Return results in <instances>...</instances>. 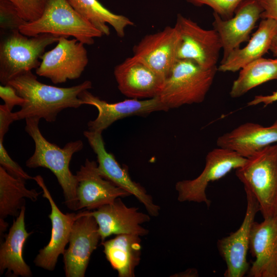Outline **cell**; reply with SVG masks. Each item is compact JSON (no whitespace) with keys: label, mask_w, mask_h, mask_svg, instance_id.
<instances>
[{"label":"cell","mask_w":277,"mask_h":277,"mask_svg":"<svg viewBox=\"0 0 277 277\" xmlns=\"http://www.w3.org/2000/svg\"><path fill=\"white\" fill-rule=\"evenodd\" d=\"M249 250L255 258L247 272L249 277H277V215L251 227Z\"/></svg>","instance_id":"cell-19"},{"label":"cell","mask_w":277,"mask_h":277,"mask_svg":"<svg viewBox=\"0 0 277 277\" xmlns=\"http://www.w3.org/2000/svg\"><path fill=\"white\" fill-rule=\"evenodd\" d=\"M113 74L120 91L136 99L159 95L165 80L133 56L116 66Z\"/></svg>","instance_id":"cell-20"},{"label":"cell","mask_w":277,"mask_h":277,"mask_svg":"<svg viewBox=\"0 0 277 277\" xmlns=\"http://www.w3.org/2000/svg\"><path fill=\"white\" fill-rule=\"evenodd\" d=\"M40 119L30 117L25 119V130L32 138L35 145L33 154L26 161L29 168L43 167L49 169L56 176L63 190L66 206L70 210H78L76 175L69 168L73 154L83 148L80 140L67 143L63 148L49 142L42 134L39 128Z\"/></svg>","instance_id":"cell-2"},{"label":"cell","mask_w":277,"mask_h":277,"mask_svg":"<svg viewBox=\"0 0 277 277\" xmlns=\"http://www.w3.org/2000/svg\"><path fill=\"white\" fill-rule=\"evenodd\" d=\"M8 84L25 100L21 109L13 112L15 121L37 117L49 123L55 122L62 110L83 105L80 94L92 88L90 81L70 87L47 85L38 81L31 71L16 77Z\"/></svg>","instance_id":"cell-1"},{"label":"cell","mask_w":277,"mask_h":277,"mask_svg":"<svg viewBox=\"0 0 277 277\" xmlns=\"http://www.w3.org/2000/svg\"><path fill=\"white\" fill-rule=\"evenodd\" d=\"M27 23L39 18L51 0H9Z\"/></svg>","instance_id":"cell-29"},{"label":"cell","mask_w":277,"mask_h":277,"mask_svg":"<svg viewBox=\"0 0 277 277\" xmlns=\"http://www.w3.org/2000/svg\"><path fill=\"white\" fill-rule=\"evenodd\" d=\"M0 97L4 101V105L11 111L15 106H22L25 100L19 96L16 89L11 85L0 86Z\"/></svg>","instance_id":"cell-32"},{"label":"cell","mask_w":277,"mask_h":277,"mask_svg":"<svg viewBox=\"0 0 277 277\" xmlns=\"http://www.w3.org/2000/svg\"><path fill=\"white\" fill-rule=\"evenodd\" d=\"M273 80H277V57H261L240 70L238 77L232 83L230 96L240 97L252 89Z\"/></svg>","instance_id":"cell-27"},{"label":"cell","mask_w":277,"mask_h":277,"mask_svg":"<svg viewBox=\"0 0 277 277\" xmlns=\"http://www.w3.org/2000/svg\"><path fill=\"white\" fill-rule=\"evenodd\" d=\"M140 237L135 234H118L101 242L106 258L117 272L118 276H135V270L140 264L142 253Z\"/></svg>","instance_id":"cell-24"},{"label":"cell","mask_w":277,"mask_h":277,"mask_svg":"<svg viewBox=\"0 0 277 277\" xmlns=\"http://www.w3.org/2000/svg\"><path fill=\"white\" fill-rule=\"evenodd\" d=\"M33 180L42 188L43 196L50 203L51 210L48 216L52 225L50 240L45 247L39 250L33 262L38 267L53 271L59 255L63 254L69 243L73 225L81 212L63 213L53 200L42 176H34Z\"/></svg>","instance_id":"cell-15"},{"label":"cell","mask_w":277,"mask_h":277,"mask_svg":"<svg viewBox=\"0 0 277 277\" xmlns=\"http://www.w3.org/2000/svg\"><path fill=\"white\" fill-rule=\"evenodd\" d=\"M0 43V82L8 84L26 72L36 69L46 48L60 36L42 33L28 36L19 30L3 34Z\"/></svg>","instance_id":"cell-5"},{"label":"cell","mask_w":277,"mask_h":277,"mask_svg":"<svg viewBox=\"0 0 277 277\" xmlns=\"http://www.w3.org/2000/svg\"><path fill=\"white\" fill-rule=\"evenodd\" d=\"M277 34V22L271 18L262 19L257 30L243 48L232 51L221 62L217 70L221 72H235L250 63L263 57L270 50Z\"/></svg>","instance_id":"cell-22"},{"label":"cell","mask_w":277,"mask_h":277,"mask_svg":"<svg viewBox=\"0 0 277 277\" xmlns=\"http://www.w3.org/2000/svg\"><path fill=\"white\" fill-rule=\"evenodd\" d=\"M179 39L175 26H167L145 35L134 47L133 56L165 80L178 60Z\"/></svg>","instance_id":"cell-14"},{"label":"cell","mask_w":277,"mask_h":277,"mask_svg":"<svg viewBox=\"0 0 277 277\" xmlns=\"http://www.w3.org/2000/svg\"><path fill=\"white\" fill-rule=\"evenodd\" d=\"M95 218L101 236V242L112 234H148L149 230L141 225L150 220L149 214L138 211L136 207H129L120 197L114 202L91 211Z\"/></svg>","instance_id":"cell-17"},{"label":"cell","mask_w":277,"mask_h":277,"mask_svg":"<svg viewBox=\"0 0 277 277\" xmlns=\"http://www.w3.org/2000/svg\"><path fill=\"white\" fill-rule=\"evenodd\" d=\"M78 97L83 105H91L97 109V117L89 121L87 126L88 130L101 133L120 119L133 115L144 116L155 111L169 110L158 96L143 100L129 98L110 103L85 90Z\"/></svg>","instance_id":"cell-12"},{"label":"cell","mask_w":277,"mask_h":277,"mask_svg":"<svg viewBox=\"0 0 277 277\" xmlns=\"http://www.w3.org/2000/svg\"><path fill=\"white\" fill-rule=\"evenodd\" d=\"M24 180L15 177L0 166V218L8 216H17L24 206L25 199L33 202L37 200L42 192L28 189Z\"/></svg>","instance_id":"cell-26"},{"label":"cell","mask_w":277,"mask_h":277,"mask_svg":"<svg viewBox=\"0 0 277 277\" xmlns=\"http://www.w3.org/2000/svg\"><path fill=\"white\" fill-rule=\"evenodd\" d=\"M78 181V210H94L114 202L117 197L131 195L126 190L104 178L99 172L95 161L87 159L76 172Z\"/></svg>","instance_id":"cell-18"},{"label":"cell","mask_w":277,"mask_h":277,"mask_svg":"<svg viewBox=\"0 0 277 277\" xmlns=\"http://www.w3.org/2000/svg\"><path fill=\"white\" fill-rule=\"evenodd\" d=\"M36 74L53 84L79 78L88 63L85 44L74 38L60 36L56 46L41 56Z\"/></svg>","instance_id":"cell-9"},{"label":"cell","mask_w":277,"mask_h":277,"mask_svg":"<svg viewBox=\"0 0 277 277\" xmlns=\"http://www.w3.org/2000/svg\"><path fill=\"white\" fill-rule=\"evenodd\" d=\"M277 102V90L268 95H257L247 103L248 106H253L263 104L266 107Z\"/></svg>","instance_id":"cell-35"},{"label":"cell","mask_w":277,"mask_h":277,"mask_svg":"<svg viewBox=\"0 0 277 277\" xmlns=\"http://www.w3.org/2000/svg\"><path fill=\"white\" fill-rule=\"evenodd\" d=\"M8 226V223L4 221V219L0 218L1 234L3 233L7 229Z\"/></svg>","instance_id":"cell-38"},{"label":"cell","mask_w":277,"mask_h":277,"mask_svg":"<svg viewBox=\"0 0 277 277\" xmlns=\"http://www.w3.org/2000/svg\"><path fill=\"white\" fill-rule=\"evenodd\" d=\"M102 133L88 130L83 132L96 155L100 174L104 178L134 195L143 204L150 216H157L160 214V207L153 203L152 196L147 193L142 186L132 180L128 167L125 165L122 166L114 155L107 151Z\"/></svg>","instance_id":"cell-10"},{"label":"cell","mask_w":277,"mask_h":277,"mask_svg":"<svg viewBox=\"0 0 277 277\" xmlns=\"http://www.w3.org/2000/svg\"><path fill=\"white\" fill-rule=\"evenodd\" d=\"M246 161L247 158L233 151L219 147L212 149L207 154L205 167L198 176L192 180L180 181L175 184L177 200L180 202L203 203L209 207L211 201L207 198L206 190L209 183L242 166Z\"/></svg>","instance_id":"cell-7"},{"label":"cell","mask_w":277,"mask_h":277,"mask_svg":"<svg viewBox=\"0 0 277 277\" xmlns=\"http://www.w3.org/2000/svg\"><path fill=\"white\" fill-rule=\"evenodd\" d=\"M15 121L13 112L4 104L0 105V140H4V137L9 130L10 125Z\"/></svg>","instance_id":"cell-33"},{"label":"cell","mask_w":277,"mask_h":277,"mask_svg":"<svg viewBox=\"0 0 277 277\" xmlns=\"http://www.w3.org/2000/svg\"><path fill=\"white\" fill-rule=\"evenodd\" d=\"M276 143L277 120L269 126L245 123L216 140L217 147L233 151L245 158Z\"/></svg>","instance_id":"cell-21"},{"label":"cell","mask_w":277,"mask_h":277,"mask_svg":"<svg viewBox=\"0 0 277 277\" xmlns=\"http://www.w3.org/2000/svg\"><path fill=\"white\" fill-rule=\"evenodd\" d=\"M235 174L256 198L263 219L277 215V143L247 158Z\"/></svg>","instance_id":"cell-4"},{"label":"cell","mask_w":277,"mask_h":277,"mask_svg":"<svg viewBox=\"0 0 277 277\" xmlns=\"http://www.w3.org/2000/svg\"><path fill=\"white\" fill-rule=\"evenodd\" d=\"M175 276H198L197 271L194 268L188 269L183 272L174 275Z\"/></svg>","instance_id":"cell-36"},{"label":"cell","mask_w":277,"mask_h":277,"mask_svg":"<svg viewBox=\"0 0 277 277\" xmlns=\"http://www.w3.org/2000/svg\"><path fill=\"white\" fill-rule=\"evenodd\" d=\"M217 67L204 68L188 60H177L157 96L169 109L202 103L213 82Z\"/></svg>","instance_id":"cell-3"},{"label":"cell","mask_w":277,"mask_h":277,"mask_svg":"<svg viewBox=\"0 0 277 277\" xmlns=\"http://www.w3.org/2000/svg\"><path fill=\"white\" fill-rule=\"evenodd\" d=\"M270 51L272 52L274 56L277 57V34L273 39L270 48Z\"/></svg>","instance_id":"cell-37"},{"label":"cell","mask_w":277,"mask_h":277,"mask_svg":"<svg viewBox=\"0 0 277 277\" xmlns=\"http://www.w3.org/2000/svg\"><path fill=\"white\" fill-rule=\"evenodd\" d=\"M195 6L206 5L211 8L214 12L221 18L228 19L232 18L235 11L243 0H186Z\"/></svg>","instance_id":"cell-30"},{"label":"cell","mask_w":277,"mask_h":277,"mask_svg":"<svg viewBox=\"0 0 277 277\" xmlns=\"http://www.w3.org/2000/svg\"><path fill=\"white\" fill-rule=\"evenodd\" d=\"M71 6L83 17L89 21L103 35H110L109 24L117 35L123 37L126 28L134 23L127 17L117 14L104 6L98 0H67Z\"/></svg>","instance_id":"cell-25"},{"label":"cell","mask_w":277,"mask_h":277,"mask_svg":"<svg viewBox=\"0 0 277 277\" xmlns=\"http://www.w3.org/2000/svg\"><path fill=\"white\" fill-rule=\"evenodd\" d=\"M26 22L15 6L9 0H0V28L1 34L17 31Z\"/></svg>","instance_id":"cell-28"},{"label":"cell","mask_w":277,"mask_h":277,"mask_svg":"<svg viewBox=\"0 0 277 277\" xmlns=\"http://www.w3.org/2000/svg\"><path fill=\"white\" fill-rule=\"evenodd\" d=\"M263 11L260 0H243L233 16L228 19L213 12V29L218 33L222 44L224 61L234 50L249 41L250 36Z\"/></svg>","instance_id":"cell-16"},{"label":"cell","mask_w":277,"mask_h":277,"mask_svg":"<svg viewBox=\"0 0 277 277\" xmlns=\"http://www.w3.org/2000/svg\"><path fill=\"white\" fill-rule=\"evenodd\" d=\"M263 11L261 18H271L277 22V0H260Z\"/></svg>","instance_id":"cell-34"},{"label":"cell","mask_w":277,"mask_h":277,"mask_svg":"<svg viewBox=\"0 0 277 277\" xmlns=\"http://www.w3.org/2000/svg\"><path fill=\"white\" fill-rule=\"evenodd\" d=\"M245 191L247 207L241 225L236 231L217 242L219 252L226 264L225 277H243L250 267L247 261L250 232L260 206L255 196L249 191Z\"/></svg>","instance_id":"cell-13"},{"label":"cell","mask_w":277,"mask_h":277,"mask_svg":"<svg viewBox=\"0 0 277 277\" xmlns=\"http://www.w3.org/2000/svg\"><path fill=\"white\" fill-rule=\"evenodd\" d=\"M174 26L180 36L178 60L192 61L206 69L217 67L222 44L215 29H205L181 14Z\"/></svg>","instance_id":"cell-8"},{"label":"cell","mask_w":277,"mask_h":277,"mask_svg":"<svg viewBox=\"0 0 277 277\" xmlns=\"http://www.w3.org/2000/svg\"><path fill=\"white\" fill-rule=\"evenodd\" d=\"M25 207L23 206L0 247V272L5 270L14 276L30 277L32 273L23 258L24 244L31 234L26 229Z\"/></svg>","instance_id":"cell-23"},{"label":"cell","mask_w":277,"mask_h":277,"mask_svg":"<svg viewBox=\"0 0 277 277\" xmlns=\"http://www.w3.org/2000/svg\"><path fill=\"white\" fill-rule=\"evenodd\" d=\"M22 34L33 36L49 33L58 36H73L85 45H92L94 38L103 35L80 14L67 0H51L41 16L19 28Z\"/></svg>","instance_id":"cell-6"},{"label":"cell","mask_w":277,"mask_h":277,"mask_svg":"<svg viewBox=\"0 0 277 277\" xmlns=\"http://www.w3.org/2000/svg\"><path fill=\"white\" fill-rule=\"evenodd\" d=\"M0 165L12 176L25 181L33 180L16 162L12 160L5 149L3 140H0Z\"/></svg>","instance_id":"cell-31"},{"label":"cell","mask_w":277,"mask_h":277,"mask_svg":"<svg viewBox=\"0 0 277 277\" xmlns=\"http://www.w3.org/2000/svg\"><path fill=\"white\" fill-rule=\"evenodd\" d=\"M100 240L98 226L90 210L81 211L73 225L69 247L63 254L66 276H85L90 256Z\"/></svg>","instance_id":"cell-11"}]
</instances>
